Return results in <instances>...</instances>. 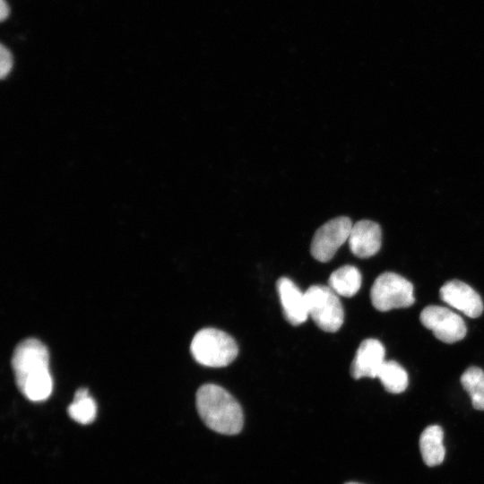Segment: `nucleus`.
I'll return each instance as SVG.
<instances>
[{
	"label": "nucleus",
	"instance_id": "f257e3e1",
	"mask_svg": "<svg viewBox=\"0 0 484 484\" xmlns=\"http://www.w3.org/2000/svg\"><path fill=\"white\" fill-rule=\"evenodd\" d=\"M12 367L19 391L31 402L47 400L53 390L49 353L39 340L28 338L14 349Z\"/></svg>",
	"mask_w": 484,
	"mask_h": 484
},
{
	"label": "nucleus",
	"instance_id": "f03ea898",
	"mask_svg": "<svg viewBox=\"0 0 484 484\" xmlns=\"http://www.w3.org/2000/svg\"><path fill=\"white\" fill-rule=\"evenodd\" d=\"M195 405L201 419L212 430L224 435L241 431L244 423L241 406L221 386L203 385L196 392Z\"/></svg>",
	"mask_w": 484,
	"mask_h": 484
},
{
	"label": "nucleus",
	"instance_id": "7ed1b4c3",
	"mask_svg": "<svg viewBox=\"0 0 484 484\" xmlns=\"http://www.w3.org/2000/svg\"><path fill=\"white\" fill-rule=\"evenodd\" d=\"M190 351L199 364L221 367L236 359L238 348L235 340L227 333L215 328H203L194 336Z\"/></svg>",
	"mask_w": 484,
	"mask_h": 484
},
{
	"label": "nucleus",
	"instance_id": "20e7f679",
	"mask_svg": "<svg viewBox=\"0 0 484 484\" xmlns=\"http://www.w3.org/2000/svg\"><path fill=\"white\" fill-rule=\"evenodd\" d=\"M308 316L323 331L334 333L343 324L344 310L338 295L324 285L310 286L306 291Z\"/></svg>",
	"mask_w": 484,
	"mask_h": 484
},
{
	"label": "nucleus",
	"instance_id": "39448f33",
	"mask_svg": "<svg viewBox=\"0 0 484 484\" xmlns=\"http://www.w3.org/2000/svg\"><path fill=\"white\" fill-rule=\"evenodd\" d=\"M370 298L379 311L411 307L414 301L413 286L402 276L394 272H384L374 281Z\"/></svg>",
	"mask_w": 484,
	"mask_h": 484
},
{
	"label": "nucleus",
	"instance_id": "423d86ee",
	"mask_svg": "<svg viewBox=\"0 0 484 484\" xmlns=\"http://www.w3.org/2000/svg\"><path fill=\"white\" fill-rule=\"evenodd\" d=\"M420 322L431 330L439 341L454 343L464 338L467 328L463 319L451 309L428 306L420 313Z\"/></svg>",
	"mask_w": 484,
	"mask_h": 484
},
{
	"label": "nucleus",
	"instance_id": "0eeeda50",
	"mask_svg": "<svg viewBox=\"0 0 484 484\" xmlns=\"http://www.w3.org/2000/svg\"><path fill=\"white\" fill-rule=\"evenodd\" d=\"M352 223L350 218L341 216L330 220L315 233L310 252L319 262L331 260L340 246L348 241Z\"/></svg>",
	"mask_w": 484,
	"mask_h": 484
},
{
	"label": "nucleus",
	"instance_id": "6e6552de",
	"mask_svg": "<svg viewBox=\"0 0 484 484\" xmlns=\"http://www.w3.org/2000/svg\"><path fill=\"white\" fill-rule=\"evenodd\" d=\"M441 299L471 318L480 316L483 311L480 296L468 284L453 280L445 282L439 290Z\"/></svg>",
	"mask_w": 484,
	"mask_h": 484
},
{
	"label": "nucleus",
	"instance_id": "1a4fd4ad",
	"mask_svg": "<svg viewBox=\"0 0 484 484\" xmlns=\"http://www.w3.org/2000/svg\"><path fill=\"white\" fill-rule=\"evenodd\" d=\"M385 347L376 339H366L359 346L350 367L353 378L377 377L385 363Z\"/></svg>",
	"mask_w": 484,
	"mask_h": 484
},
{
	"label": "nucleus",
	"instance_id": "9d476101",
	"mask_svg": "<svg viewBox=\"0 0 484 484\" xmlns=\"http://www.w3.org/2000/svg\"><path fill=\"white\" fill-rule=\"evenodd\" d=\"M276 286L286 320L292 325L306 322L308 311L305 292L287 277L280 278Z\"/></svg>",
	"mask_w": 484,
	"mask_h": 484
},
{
	"label": "nucleus",
	"instance_id": "9b49d317",
	"mask_svg": "<svg viewBox=\"0 0 484 484\" xmlns=\"http://www.w3.org/2000/svg\"><path fill=\"white\" fill-rule=\"evenodd\" d=\"M381 239L380 226L375 221L362 220L352 225L348 242L353 255L368 258L378 252Z\"/></svg>",
	"mask_w": 484,
	"mask_h": 484
},
{
	"label": "nucleus",
	"instance_id": "f8f14e48",
	"mask_svg": "<svg viewBox=\"0 0 484 484\" xmlns=\"http://www.w3.org/2000/svg\"><path fill=\"white\" fill-rule=\"evenodd\" d=\"M444 431L440 426L427 427L419 437V449L424 462L430 467L439 465L445 458Z\"/></svg>",
	"mask_w": 484,
	"mask_h": 484
},
{
	"label": "nucleus",
	"instance_id": "ddd939ff",
	"mask_svg": "<svg viewBox=\"0 0 484 484\" xmlns=\"http://www.w3.org/2000/svg\"><path fill=\"white\" fill-rule=\"evenodd\" d=\"M328 283L338 296L350 298L360 289L361 274L355 266L344 265L333 272Z\"/></svg>",
	"mask_w": 484,
	"mask_h": 484
},
{
	"label": "nucleus",
	"instance_id": "4468645a",
	"mask_svg": "<svg viewBox=\"0 0 484 484\" xmlns=\"http://www.w3.org/2000/svg\"><path fill=\"white\" fill-rule=\"evenodd\" d=\"M67 412L74 421L87 425L91 423L97 415V404L87 388H79L73 396V402L68 406Z\"/></svg>",
	"mask_w": 484,
	"mask_h": 484
},
{
	"label": "nucleus",
	"instance_id": "2eb2a0df",
	"mask_svg": "<svg viewBox=\"0 0 484 484\" xmlns=\"http://www.w3.org/2000/svg\"><path fill=\"white\" fill-rule=\"evenodd\" d=\"M377 377L385 390L392 393H402L409 383L407 372L394 360H385L379 370Z\"/></svg>",
	"mask_w": 484,
	"mask_h": 484
},
{
	"label": "nucleus",
	"instance_id": "dca6fc26",
	"mask_svg": "<svg viewBox=\"0 0 484 484\" xmlns=\"http://www.w3.org/2000/svg\"><path fill=\"white\" fill-rule=\"evenodd\" d=\"M461 383L469 393L472 406L484 411V372L478 367L467 368L461 376Z\"/></svg>",
	"mask_w": 484,
	"mask_h": 484
},
{
	"label": "nucleus",
	"instance_id": "f3484780",
	"mask_svg": "<svg viewBox=\"0 0 484 484\" xmlns=\"http://www.w3.org/2000/svg\"><path fill=\"white\" fill-rule=\"evenodd\" d=\"M13 67V56L11 52L3 45L0 47V75L4 79Z\"/></svg>",
	"mask_w": 484,
	"mask_h": 484
},
{
	"label": "nucleus",
	"instance_id": "a211bd4d",
	"mask_svg": "<svg viewBox=\"0 0 484 484\" xmlns=\"http://www.w3.org/2000/svg\"><path fill=\"white\" fill-rule=\"evenodd\" d=\"M9 6L4 0H0V21L4 22L9 15Z\"/></svg>",
	"mask_w": 484,
	"mask_h": 484
},
{
	"label": "nucleus",
	"instance_id": "6ab92c4d",
	"mask_svg": "<svg viewBox=\"0 0 484 484\" xmlns=\"http://www.w3.org/2000/svg\"><path fill=\"white\" fill-rule=\"evenodd\" d=\"M345 484H362V483H359V482H353V481H351V482H347V483H345Z\"/></svg>",
	"mask_w": 484,
	"mask_h": 484
}]
</instances>
